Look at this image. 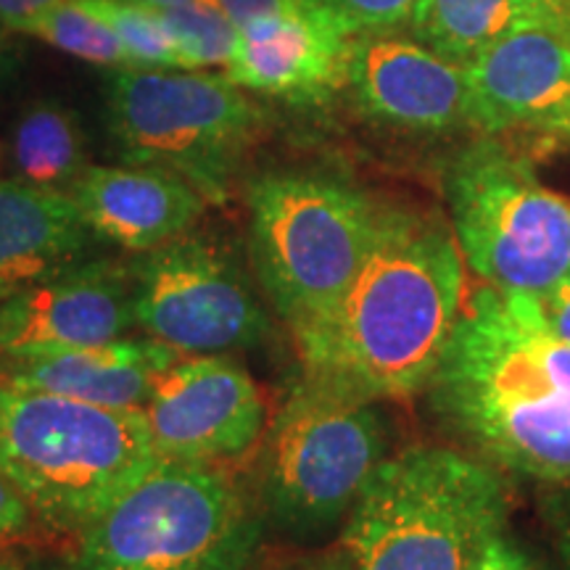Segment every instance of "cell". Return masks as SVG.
<instances>
[{
    "label": "cell",
    "mask_w": 570,
    "mask_h": 570,
    "mask_svg": "<svg viewBox=\"0 0 570 570\" xmlns=\"http://www.w3.org/2000/svg\"><path fill=\"white\" fill-rule=\"evenodd\" d=\"M465 304V259L436 212L383 206L360 275L333 315L298 338L302 375L362 402L425 391Z\"/></svg>",
    "instance_id": "obj_1"
},
{
    "label": "cell",
    "mask_w": 570,
    "mask_h": 570,
    "mask_svg": "<svg viewBox=\"0 0 570 570\" xmlns=\"http://www.w3.org/2000/svg\"><path fill=\"white\" fill-rule=\"evenodd\" d=\"M425 396L470 454L547 487H570V344L547 331L529 296L487 283L473 291Z\"/></svg>",
    "instance_id": "obj_2"
},
{
    "label": "cell",
    "mask_w": 570,
    "mask_h": 570,
    "mask_svg": "<svg viewBox=\"0 0 570 570\" xmlns=\"http://www.w3.org/2000/svg\"><path fill=\"white\" fill-rule=\"evenodd\" d=\"M502 470L470 452L417 444L389 454L341 531L344 570H470L508 529Z\"/></svg>",
    "instance_id": "obj_3"
},
{
    "label": "cell",
    "mask_w": 570,
    "mask_h": 570,
    "mask_svg": "<svg viewBox=\"0 0 570 570\" xmlns=\"http://www.w3.org/2000/svg\"><path fill=\"white\" fill-rule=\"evenodd\" d=\"M156 462L142 410L0 386V468L38 525L80 537Z\"/></svg>",
    "instance_id": "obj_4"
},
{
    "label": "cell",
    "mask_w": 570,
    "mask_h": 570,
    "mask_svg": "<svg viewBox=\"0 0 570 570\" xmlns=\"http://www.w3.org/2000/svg\"><path fill=\"white\" fill-rule=\"evenodd\" d=\"M256 277L294 338L333 315L367 262L383 206L360 185L320 169H275L246 188Z\"/></svg>",
    "instance_id": "obj_5"
},
{
    "label": "cell",
    "mask_w": 570,
    "mask_h": 570,
    "mask_svg": "<svg viewBox=\"0 0 570 570\" xmlns=\"http://www.w3.org/2000/svg\"><path fill=\"white\" fill-rule=\"evenodd\" d=\"M259 539L223 470L159 460L77 537L67 570H252Z\"/></svg>",
    "instance_id": "obj_6"
},
{
    "label": "cell",
    "mask_w": 570,
    "mask_h": 570,
    "mask_svg": "<svg viewBox=\"0 0 570 570\" xmlns=\"http://www.w3.org/2000/svg\"><path fill=\"white\" fill-rule=\"evenodd\" d=\"M441 185L462 259L491 288L541 298L570 275V202L508 140L465 142Z\"/></svg>",
    "instance_id": "obj_7"
},
{
    "label": "cell",
    "mask_w": 570,
    "mask_h": 570,
    "mask_svg": "<svg viewBox=\"0 0 570 570\" xmlns=\"http://www.w3.org/2000/svg\"><path fill=\"white\" fill-rule=\"evenodd\" d=\"M389 425L375 402L298 377L267 428L262 499L296 539L344 523L389 460Z\"/></svg>",
    "instance_id": "obj_8"
},
{
    "label": "cell",
    "mask_w": 570,
    "mask_h": 570,
    "mask_svg": "<svg viewBox=\"0 0 570 570\" xmlns=\"http://www.w3.org/2000/svg\"><path fill=\"white\" fill-rule=\"evenodd\" d=\"M106 119L125 164L180 175L209 204L227 202L262 125L252 98L225 75L183 69H119Z\"/></svg>",
    "instance_id": "obj_9"
},
{
    "label": "cell",
    "mask_w": 570,
    "mask_h": 570,
    "mask_svg": "<svg viewBox=\"0 0 570 570\" xmlns=\"http://www.w3.org/2000/svg\"><path fill=\"white\" fill-rule=\"evenodd\" d=\"M135 325L180 354H227L267 336L269 317L230 254L185 233L132 262Z\"/></svg>",
    "instance_id": "obj_10"
},
{
    "label": "cell",
    "mask_w": 570,
    "mask_h": 570,
    "mask_svg": "<svg viewBox=\"0 0 570 570\" xmlns=\"http://www.w3.org/2000/svg\"><path fill=\"white\" fill-rule=\"evenodd\" d=\"M159 460L225 465L267 431V404L248 370L227 354H183L156 381L146 407Z\"/></svg>",
    "instance_id": "obj_11"
},
{
    "label": "cell",
    "mask_w": 570,
    "mask_h": 570,
    "mask_svg": "<svg viewBox=\"0 0 570 570\" xmlns=\"http://www.w3.org/2000/svg\"><path fill=\"white\" fill-rule=\"evenodd\" d=\"M367 122L410 138H446L470 127L465 67L441 59L402 30L354 35L346 85Z\"/></svg>",
    "instance_id": "obj_12"
},
{
    "label": "cell",
    "mask_w": 570,
    "mask_h": 570,
    "mask_svg": "<svg viewBox=\"0 0 570 570\" xmlns=\"http://www.w3.org/2000/svg\"><path fill=\"white\" fill-rule=\"evenodd\" d=\"M470 127L479 135L570 140V38L523 27L465 67Z\"/></svg>",
    "instance_id": "obj_13"
},
{
    "label": "cell",
    "mask_w": 570,
    "mask_h": 570,
    "mask_svg": "<svg viewBox=\"0 0 570 570\" xmlns=\"http://www.w3.org/2000/svg\"><path fill=\"white\" fill-rule=\"evenodd\" d=\"M132 296V265L75 262L0 298V348L109 344L135 325Z\"/></svg>",
    "instance_id": "obj_14"
},
{
    "label": "cell",
    "mask_w": 570,
    "mask_h": 570,
    "mask_svg": "<svg viewBox=\"0 0 570 570\" xmlns=\"http://www.w3.org/2000/svg\"><path fill=\"white\" fill-rule=\"evenodd\" d=\"M352 35L315 6L240 27L238 53L223 75L244 90L296 106L327 104L346 85Z\"/></svg>",
    "instance_id": "obj_15"
},
{
    "label": "cell",
    "mask_w": 570,
    "mask_h": 570,
    "mask_svg": "<svg viewBox=\"0 0 570 570\" xmlns=\"http://www.w3.org/2000/svg\"><path fill=\"white\" fill-rule=\"evenodd\" d=\"M180 352L148 336L67 348H0V386L111 410H142Z\"/></svg>",
    "instance_id": "obj_16"
},
{
    "label": "cell",
    "mask_w": 570,
    "mask_h": 570,
    "mask_svg": "<svg viewBox=\"0 0 570 570\" xmlns=\"http://www.w3.org/2000/svg\"><path fill=\"white\" fill-rule=\"evenodd\" d=\"M69 196L92 235L132 254L190 233L209 206L180 175L146 164L88 167Z\"/></svg>",
    "instance_id": "obj_17"
},
{
    "label": "cell",
    "mask_w": 570,
    "mask_h": 570,
    "mask_svg": "<svg viewBox=\"0 0 570 570\" xmlns=\"http://www.w3.org/2000/svg\"><path fill=\"white\" fill-rule=\"evenodd\" d=\"M90 240L69 194L0 177V298L80 262Z\"/></svg>",
    "instance_id": "obj_18"
},
{
    "label": "cell",
    "mask_w": 570,
    "mask_h": 570,
    "mask_svg": "<svg viewBox=\"0 0 570 570\" xmlns=\"http://www.w3.org/2000/svg\"><path fill=\"white\" fill-rule=\"evenodd\" d=\"M407 27L428 51L468 67L494 42L537 24L520 0H417Z\"/></svg>",
    "instance_id": "obj_19"
},
{
    "label": "cell",
    "mask_w": 570,
    "mask_h": 570,
    "mask_svg": "<svg viewBox=\"0 0 570 570\" xmlns=\"http://www.w3.org/2000/svg\"><path fill=\"white\" fill-rule=\"evenodd\" d=\"M11 164L17 180L69 194L90 167L88 142L75 111L56 101L32 104L13 125Z\"/></svg>",
    "instance_id": "obj_20"
},
{
    "label": "cell",
    "mask_w": 570,
    "mask_h": 570,
    "mask_svg": "<svg viewBox=\"0 0 570 570\" xmlns=\"http://www.w3.org/2000/svg\"><path fill=\"white\" fill-rule=\"evenodd\" d=\"M19 32L35 35L46 40L48 46L75 56L96 67L109 69H130L122 42L101 17L85 9L80 0H59L35 13L21 24Z\"/></svg>",
    "instance_id": "obj_21"
},
{
    "label": "cell",
    "mask_w": 570,
    "mask_h": 570,
    "mask_svg": "<svg viewBox=\"0 0 570 570\" xmlns=\"http://www.w3.org/2000/svg\"><path fill=\"white\" fill-rule=\"evenodd\" d=\"M183 71L227 69L238 53L240 30L219 0H188L161 9Z\"/></svg>",
    "instance_id": "obj_22"
},
{
    "label": "cell",
    "mask_w": 570,
    "mask_h": 570,
    "mask_svg": "<svg viewBox=\"0 0 570 570\" xmlns=\"http://www.w3.org/2000/svg\"><path fill=\"white\" fill-rule=\"evenodd\" d=\"M122 42L130 69H180L177 48L161 9L140 0H80Z\"/></svg>",
    "instance_id": "obj_23"
},
{
    "label": "cell",
    "mask_w": 570,
    "mask_h": 570,
    "mask_svg": "<svg viewBox=\"0 0 570 570\" xmlns=\"http://www.w3.org/2000/svg\"><path fill=\"white\" fill-rule=\"evenodd\" d=\"M352 35L402 30L410 24L417 0H306Z\"/></svg>",
    "instance_id": "obj_24"
},
{
    "label": "cell",
    "mask_w": 570,
    "mask_h": 570,
    "mask_svg": "<svg viewBox=\"0 0 570 570\" xmlns=\"http://www.w3.org/2000/svg\"><path fill=\"white\" fill-rule=\"evenodd\" d=\"M470 570H550L523 541L510 537L508 529L491 537Z\"/></svg>",
    "instance_id": "obj_25"
},
{
    "label": "cell",
    "mask_w": 570,
    "mask_h": 570,
    "mask_svg": "<svg viewBox=\"0 0 570 570\" xmlns=\"http://www.w3.org/2000/svg\"><path fill=\"white\" fill-rule=\"evenodd\" d=\"M35 523L38 520H35L30 504L0 468V547H13L24 541L32 533Z\"/></svg>",
    "instance_id": "obj_26"
},
{
    "label": "cell",
    "mask_w": 570,
    "mask_h": 570,
    "mask_svg": "<svg viewBox=\"0 0 570 570\" xmlns=\"http://www.w3.org/2000/svg\"><path fill=\"white\" fill-rule=\"evenodd\" d=\"M541 518L550 529L562 570H570V487H552L541 497Z\"/></svg>",
    "instance_id": "obj_27"
},
{
    "label": "cell",
    "mask_w": 570,
    "mask_h": 570,
    "mask_svg": "<svg viewBox=\"0 0 570 570\" xmlns=\"http://www.w3.org/2000/svg\"><path fill=\"white\" fill-rule=\"evenodd\" d=\"M531 302L547 331L570 344V275L560 285H554L550 294L531 298Z\"/></svg>",
    "instance_id": "obj_28"
},
{
    "label": "cell",
    "mask_w": 570,
    "mask_h": 570,
    "mask_svg": "<svg viewBox=\"0 0 570 570\" xmlns=\"http://www.w3.org/2000/svg\"><path fill=\"white\" fill-rule=\"evenodd\" d=\"M223 9L230 13V19L240 27L254 24V21L283 17V13L298 11L304 6H309L306 0H219Z\"/></svg>",
    "instance_id": "obj_29"
},
{
    "label": "cell",
    "mask_w": 570,
    "mask_h": 570,
    "mask_svg": "<svg viewBox=\"0 0 570 570\" xmlns=\"http://www.w3.org/2000/svg\"><path fill=\"white\" fill-rule=\"evenodd\" d=\"M520 3L531 13L533 24L570 38V0H520Z\"/></svg>",
    "instance_id": "obj_30"
},
{
    "label": "cell",
    "mask_w": 570,
    "mask_h": 570,
    "mask_svg": "<svg viewBox=\"0 0 570 570\" xmlns=\"http://www.w3.org/2000/svg\"><path fill=\"white\" fill-rule=\"evenodd\" d=\"M53 3H59V0H0V27L21 30L27 19H32L35 13Z\"/></svg>",
    "instance_id": "obj_31"
},
{
    "label": "cell",
    "mask_w": 570,
    "mask_h": 570,
    "mask_svg": "<svg viewBox=\"0 0 570 570\" xmlns=\"http://www.w3.org/2000/svg\"><path fill=\"white\" fill-rule=\"evenodd\" d=\"M0 570H24L17 554H11V547H0Z\"/></svg>",
    "instance_id": "obj_32"
},
{
    "label": "cell",
    "mask_w": 570,
    "mask_h": 570,
    "mask_svg": "<svg viewBox=\"0 0 570 570\" xmlns=\"http://www.w3.org/2000/svg\"><path fill=\"white\" fill-rule=\"evenodd\" d=\"M285 570H344L341 560H323V562H306V566H291Z\"/></svg>",
    "instance_id": "obj_33"
},
{
    "label": "cell",
    "mask_w": 570,
    "mask_h": 570,
    "mask_svg": "<svg viewBox=\"0 0 570 570\" xmlns=\"http://www.w3.org/2000/svg\"><path fill=\"white\" fill-rule=\"evenodd\" d=\"M140 3L156 6V9H169V6H180V3H188V0H140Z\"/></svg>",
    "instance_id": "obj_34"
},
{
    "label": "cell",
    "mask_w": 570,
    "mask_h": 570,
    "mask_svg": "<svg viewBox=\"0 0 570 570\" xmlns=\"http://www.w3.org/2000/svg\"><path fill=\"white\" fill-rule=\"evenodd\" d=\"M0 159H3V151H0Z\"/></svg>",
    "instance_id": "obj_35"
}]
</instances>
